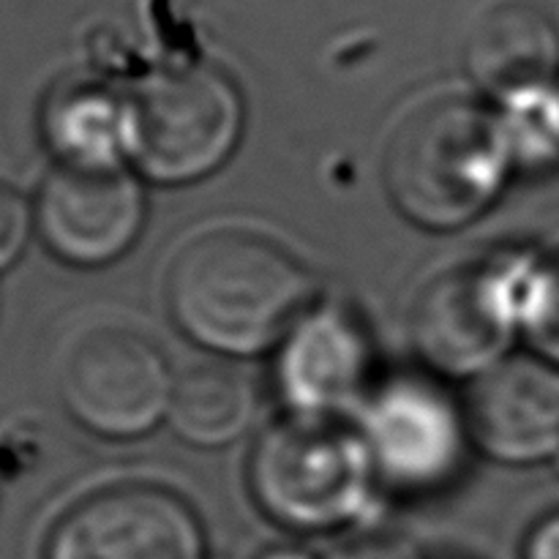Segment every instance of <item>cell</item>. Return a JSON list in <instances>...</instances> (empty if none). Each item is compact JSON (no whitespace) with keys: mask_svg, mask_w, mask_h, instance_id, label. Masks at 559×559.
Instances as JSON below:
<instances>
[{"mask_svg":"<svg viewBox=\"0 0 559 559\" xmlns=\"http://www.w3.org/2000/svg\"><path fill=\"white\" fill-rule=\"evenodd\" d=\"M309 271L293 254L246 229L191 240L167 278V304L191 342L249 358L276 347L309 311Z\"/></svg>","mask_w":559,"mask_h":559,"instance_id":"obj_1","label":"cell"},{"mask_svg":"<svg viewBox=\"0 0 559 559\" xmlns=\"http://www.w3.org/2000/svg\"><path fill=\"white\" fill-rule=\"evenodd\" d=\"M511 164L497 115L462 96H442L396 126L385 183L409 222L456 229L491 205Z\"/></svg>","mask_w":559,"mask_h":559,"instance_id":"obj_2","label":"cell"},{"mask_svg":"<svg viewBox=\"0 0 559 559\" xmlns=\"http://www.w3.org/2000/svg\"><path fill=\"white\" fill-rule=\"evenodd\" d=\"M371 475L360 437L298 415L271 426L249 462L257 506L295 533H331L355 522L369 502Z\"/></svg>","mask_w":559,"mask_h":559,"instance_id":"obj_3","label":"cell"},{"mask_svg":"<svg viewBox=\"0 0 559 559\" xmlns=\"http://www.w3.org/2000/svg\"><path fill=\"white\" fill-rule=\"evenodd\" d=\"M538 257H508L442 273L413 314V342L426 364L448 377H480L506 360L533 304Z\"/></svg>","mask_w":559,"mask_h":559,"instance_id":"obj_4","label":"cell"},{"mask_svg":"<svg viewBox=\"0 0 559 559\" xmlns=\"http://www.w3.org/2000/svg\"><path fill=\"white\" fill-rule=\"evenodd\" d=\"M243 131V102L216 69L158 74L131 98V158L147 180L194 183L216 173Z\"/></svg>","mask_w":559,"mask_h":559,"instance_id":"obj_5","label":"cell"},{"mask_svg":"<svg viewBox=\"0 0 559 559\" xmlns=\"http://www.w3.org/2000/svg\"><path fill=\"white\" fill-rule=\"evenodd\" d=\"M175 380L156 344L129 328H96L74 344L60 371V396L76 424L131 440L169 413Z\"/></svg>","mask_w":559,"mask_h":559,"instance_id":"obj_6","label":"cell"},{"mask_svg":"<svg viewBox=\"0 0 559 559\" xmlns=\"http://www.w3.org/2000/svg\"><path fill=\"white\" fill-rule=\"evenodd\" d=\"M374 473L402 491H435L464 464L467 415L437 382L396 377L371 393L360 431Z\"/></svg>","mask_w":559,"mask_h":559,"instance_id":"obj_7","label":"cell"},{"mask_svg":"<svg viewBox=\"0 0 559 559\" xmlns=\"http://www.w3.org/2000/svg\"><path fill=\"white\" fill-rule=\"evenodd\" d=\"M47 559H205L197 516L156 486H118L76 502L58 522Z\"/></svg>","mask_w":559,"mask_h":559,"instance_id":"obj_8","label":"cell"},{"mask_svg":"<svg viewBox=\"0 0 559 559\" xmlns=\"http://www.w3.org/2000/svg\"><path fill=\"white\" fill-rule=\"evenodd\" d=\"M142 222L145 197L123 167H58L38 194V235L71 265L96 267L118 260L136 240Z\"/></svg>","mask_w":559,"mask_h":559,"instance_id":"obj_9","label":"cell"},{"mask_svg":"<svg viewBox=\"0 0 559 559\" xmlns=\"http://www.w3.org/2000/svg\"><path fill=\"white\" fill-rule=\"evenodd\" d=\"M473 445L502 464H538L559 453V366L546 358H506L469 388Z\"/></svg>","mask_w":559,"mask_h":559,"instance_id":"obj_10","label":"cell"},{"mask_svg":"<svg viewBox=\"0 0 559 559\" xmlns=\"http://www.w3.org/2000/svg\"><path fill=\"white\" fill-rule=\"evenodd\" d=\"M371 374V344L342 306L306 311L278 353V391L298 418H322L358 402Z\"/></svg>","mask_w":559,"mask_h":559,"instance_id":"obj_11","label":"cell"},{"mask_svg":"<svg viewBox=\"0 0 559 559\" xmlns=\"http://www.w3.org/2000/svg\"><path fill=\"white\" fill-rule=\"evenodd\" d=\"M464 63L497 98L538 91L559 80V27L533 0H495L475 14Z\"/></svg>","mask_w":559,"mask_h":559,"instance_id":"obj_12","label":"cell"},{"mask_svg":"<svg viewBox=\"0 0 559 559\" xmlns=\"http://www.w3.org/2000/svg\"><path fill=\"white\" fill-rule=\"evenodd\" d=\"M44 136L60 167L120 169L131 158V102L96 82H69L44 107Z\"/></svg>","mask_w":559,"mask_h":559,"instance_id":"obj_13","label":"cell"},{"mask_svg":"<svg viewBox=\"0 0 559 559\" xmlns=\"http://www.w3.org/2000/svg\"><path fill=\"white\" fill-rule=\"evenodd\" d=\"M254 385L233 364H200L175 380L169 424L197 448H222L238 440L254 418Z\"/></svg>","mask_w":559,"mask_h":559,"instance_id":"obj_14","label":"cell"},{"mask_svg":"<svg viewBox=\"0 0 559 559\" xmlns=\"http://www.w3.org/2000/svg\"><path fill=\"white\" fill-rule=\"evenodd\" d=\"M516 167H546L559 158V112L555 82L502 102L497 115Z\"/></svg>","mask_w":559,"mask_h":559,"instance_id":"obj_15","label":"cell"},{"mask_svg":"<svg viewBox=\"0 0 559 559\" xmlns=\"http://www.w3.org/2000/svg\"><path fill=\"white\" fill-rule=\"evenodd\" d=\"M524 333L533 338L540 358L559 366V251L538 257L533 304H530Z\"/></svg>","mask_w":559,"mask_h":559,"instance_id":"obj_16","label":"cell"},{"mask_svg":"<svg viewBox=\"0 0 559 559\" xmlns=\"http://www.w3.org/2000/svg\"><path fill=\"white\" fill-rule=\"evenodd\" d=\"M31 227L27 202L14 186L0 183V271L14 262Z\"/></svg>","mask_w":559,"mask_h":559,"instance_id":"obj_17","label":"cell"},{"mask_svg":"<svg viewBox=\"0 0 559 559\" xmlns=\"http://www.w3.org/2000/svg\"><path fill=\"white\" fill-rule=\"evenodd\" d=\"M524 559H559V513L546 516L533 530L524 549Z\"/></svg>","mask_w":559,"mask_h":559,"instance_id":"obj_18","label":"cell"},{"mask_svg":"<svg viewBox=\"0 0 559 559\" xmlns=\"http://www.w3.org/2000/svg\"><path fill=\"white\" fill-rule=\"evenodd\" d=\"M333 559H413L407 546L396 540H366V544H353L342 549Z\"/></svg>","mask_w":559,"mask_h":559,"instance_id":"obj_19","label":"cell"},{"mask_svg":"<svg viewBox=\"0 0 559 559\" xmlns=\"http://www.w3.org/2000/svg\"><path fill=\"white\" fill-rule=\"evenodd\" d=\"M267 559H309L306 555H295V551H284V555H273Z\"/></svg>","mask_w":559,"mask_h":559,"instance_id":"obj_20","label":"cell"},{"mask_svg":"<svg viewBox=\"0 0 559 559\" xmlns=\"http://www.w3.org/2000/svg\"><path fill=\"white\" fill-rule=\"evenodd\" d=\"M555 102H557V112H559V80L555 82Z\"/></svg>","mask_w":559,"mask_h":559,"instance_id":"obj_21","label":"cell"}]
</instances>
